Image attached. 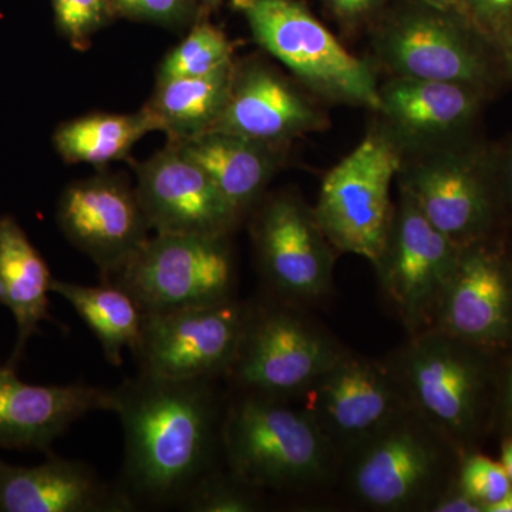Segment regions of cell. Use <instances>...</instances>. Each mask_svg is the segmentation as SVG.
<instances>
[{"mask_svg": "<svg viewBox=\"0 0 512 512\" xmlns=\"http://www.w3.org/2000/svg\"><path fill=\"white\" fill-rule=\"evenodd\" d=\"M507 185H508V192H510V197L512 201V150L510 153V156H508L507 160Z\"/></svg>", "mask_w": 512, "mask_h": 512, "instance_id": "f35d334b", "label": "cell"}, {"mask_svg": "<svg viewBox=\"0 0 512 512\" xmlns=\"http://www.w3.org/2000/svg\"><path fill=\"white\" fill-rule=\"evenodd\" d=\"M430 512H484V508L468 497L457 484V480H454L434 501Z\"/></svg>", "mask_w": 512, "mask_h": 512, "instance_id": "d6a6232c", "label": "cell"}, {"mask_svg": "<svg viewBox=\"0 0 512 512\" xmlns=\"http://www.w3.org/2000/svg\"><path fill=\"white\" fill-rule=\"evenodd\" d=\"M156 130L146 109L131 114L94 113L57 127L53 143L66 163L104 167L126 158L138 141Z\"/></svg>", "mask_w": 512, "mask_h": 512, "instance_id": "484cf974", "label": "cell"}, {"mask_svg": "<svg viewBox=\"0 0 512 512\" xmlns=\"http://www.w3.org/2000/svg\"><path fill=\"white\" fill-rule=\"evenodd\" d=\"M421 2L426 3V5L431 6V8L448 10V12H451V10L460 8L463 0H421Z\"/></svg>", "mask_w": 512, "mask_h": 512, "instance_id": "8d00e7d4", "label": "cell"}, {"mask_svg": "<svg viewBox=\"0 0 512 512\" xmlns=\"http://www.w3.org/2000/svg\"><path fill=\"white\" fill-rule=\"evenodd\" d=\"M505 52H507V59L508 64H510V70L512 73V32L510 33V36H508V39L505 40Z\"/></svg>", "mask_w": 512, "mask_h": 512, "instance_id": "ab89813d", "label": "cell"}, {"mask_svg": "<svg viewBox=\"0 0 512 512\" xmlns=\"http://www.w3.org/2000/svg\"><path fill=\"white\" fill-rule=\"evenodd\" d=\"M481 89L468 84L392 77L379 86L384 133L400 150H431L456 137L476 117Z\"/></svg>", "mask_w": 512, "mask_h": 512, "instance_id": "d6986e66", "label": "cell"}, {"mask_svg": "<svg viewBox=\"0 0 512 512\" xmlns=\"http://www.w3.org/2000/svg\"><path fill=\"white\" fill-rule=\"evenodd\" d=\"M234 70L232 62L207 76L157 82L156 92L144 106L156 130L164 131L170 143L210 131L227 104Z\"/></svg>", "mask_w": 512, "mask_h": 512, "instance_id": "cb8c5ba5", "label": "cell"}, {"mask_svg": "<svg viewBox=\"0 0 512 512\" xmlns=\"http://www.w3.org/2000/svg\"><path fill=\"white\" fill-rule=\"evenodd\" d=\"M463 454L410 407L340 460L350 495L383 512L430 511Z\"/></svg>", "mask_w": 512, "mask_h": 512, "instance_id": "3957f363", "label": "cell"}, {"mask_svg": "<svg viewBox=\"0 0 512 512\" xmlns=\"http://www.w3.org/2000/svg\"><path fill=\"white\" fill-rule=\"evenodd\" d=\"M325 123L315 104L284 76L266 64L248 62L235 63L227 104L210 131L284 147Z\"/></svg>", "mask_w": 512, "mask_h": 512, "instance_id": "ac0fdd59", "label": "cell"}, {"mask_svg": "<svg viewBox=\"0 0 512 512\" xmlns=\"http://www.w3.org/2000/svg\"><path fill=\"white\" fill-rule=\"evenodd\" d=\"M255 42L309 90L349 106L379 109V84L369 64L352 55L296 0H232Z\"/></svg>", "mask_w": 512, "mask_h": 512, "instance_id": "5b68a950", "label": "cell"}, {"mask_svg": "<svg viewBox=\"0 0 512 512\" xmlns=\"http://www.w3.org/2000/svg\"><path fill=\"white\" fill-rule=\"evenodd\" d=\"M261 493L217 467L188 491L178 507L192 512H254L261 510Z\"/></svg>", "mask_w": 512, "mask_h": 512, "instance_id": "83f0119b", "label": "cell"}, {"mask_svg": "<svg viewBox=\"0 0 512 512\" xmlns=\"http://www.w3.org/2000/svg\"><path fill=\"white\" fill-rule=\"evenodd\" d=\"M171 144L200 165L239 215L262 197L281 165L284 151V147L221 131H207Z\"/></svg>", "mask_w": 512, "mask_h": 512, "instance_id": "7402d4cb", "label": "cell"}, {"mask_svg": "<svg viewBox=\"0 0 512 512\" xmlns=\"http://www.w3.org/2000/svg\"><path fill=\"white\" fill-rule=\"evenodd\" d=\"M490 352L512 340V272L494 252L470 245L461 252L434 328Z\"/></svg>", "mask_w": 512, "mask_h": 512, "instance_id": "e0dca14e", "label": "cell"}, {"mask_svg": "<svg viewBox=\"0 0 512 512\" xmlns=\"http://www.w3.org/2000/svg\"><path fill=\"white\" fill-rule=\"evenodd\" d=\"M249 305L235 298L177 311L146 313L136 356L141 373L168 379L227 376Z\"/></svg>", "mask_w": 512, "mask_h": 512, "instance_id": "30bf717a", "label": "cell"}, {"mask_svg": "<svg viewBox=\"0 0 512 512\" xmlns=\"http://www.w3.org/2000/svg\"><path fill=\"white\" fill-rule=\"evenodd\" d=\"M56 218L64 237L99 266L104 282L150 239L136 188L121 175L101 173L74 181L60 195Z\"/></svg>", "mask_w": 512, "mask_h": 512, "instance_id": "4fadbf2b", "label": "cell"}, {"mask_svg": "<svg viewBox=\"0 0 512 512\" xmlns=\"http://www.w3.org/2000/svg\"><path fill=\"white\" fill-rule=\"evenodd\" d=\"M136 194L157 234L228 237L241 218L200 165L171 143L137 165Z\"/></svg>", "mask_w": 512, "mask_h": 512, "instance_id": "9a60e30c", "label": "cell"}, {"mask_svg": "<svg viewBox=\"0 0 512 512\" xmlns=\"http://www.w3.org/2000/svg\"><path fill=\"white\" fill-rule=\"evenodd\" d=\"M500 393L505 419H507L512 430V365L508 367L507 372H505L503 383H501Z\"/></svg>", "mask_w": 512, "mask_h": 512, "instance_id": "e575fe53", "label": "cell"}, {"mask_svg": "<svg viewBox=\"0 0 512 512\" xmlns=\"http://www.w3.org/2000/svg\"><path fill=\"white\" fill-rule=\"evenodd\" d=\"M232 55L234 49L224 32L211 23H197L183 42L164 57L157 82L207 76L234 62Z\"/></svg>", "mask_w": 512, "mask_h": 512, "instance_id": "4316f807", "label": "cell"}, {"mask_svg": "<svg viewBox=\"0 0 512 512\" xmlns=\"http://www.w3.org/2000/svg\"><path fill=\"white\" fill-rule=\"evenodd\" d=\"M386 2L387 0H326L336 16L349 23L367 18Z\"/></svg>", "mask_w": 512, "mask_h": 512, "instance_id": "836d02e7", "label": "cell"}, {"mask_svg": "<svg viewBox=\"0 0 512 512\" xmlns=\"http://www.w3.org/2000/svg\"><path fill=\"white\" fill-rule=\"evenodd\" d=\"M111 410L110 390L89 384L32 386L15 367H0V447L49 451L87 413Z\"/></svg>", "mask_w": 512, "mask_h": 512, "instance_id": "ffe728a7", "label": "cell"}, {"mask_svg": "<svg viewBox=\"0 0 512 512\" xmlns=\"http://www.w3.org/2000/svg\"><path fill=\"white\" fill-rule=\"evenodd\" d=\"M404 188L424 217L461 248L478 244L493 221V198L473 158L443 146L404 165Z\"/></svg>", "mask_w": 512, "mask_h": 512, "instance_id": "2e32d148", "label": "cell"}, {"mask_svg": "<svg viewBox=\"0 0 512 512\" xmlns=\"http://www.w3.org/2000/svg\"><path fill=\"white\" fill-rule=\"evenodd\" d=\"M52 292L66 299L92 329L110 365L123 363V350L136 352L143 328V312L130 293L107 282L86 286L59 279H53Z\"/></svg>", "mask_w": 512, "mask_h": 512, "instance_id": "d4e9b609", "label": "cell"}, {"mask_svg": "<svg viewBox=\"0 0 512 512\" xmlns=\"http://www.w3.org/2000/svg\"><path fill=\"white\" fill-rule=\"evenodd\" d=\"M212 382L140 372L110 390L124 433L120 487L136 507H178L214 470L224 412Z\"/></svg>", "mask_w": 512, "mask_h": 512, "instance_id": "6da1fadb", "label": "cell"}, {"mask_svg": "<svg viewBox=\"0 0 512 512\" xmlns=\"http://www.w3.org/2000/svg\"><path fill=\"white\" fill-rule=\"evenodd\" d=\"M298 400L338 451L340 460L409 407L386 362L349 352Z\"/></svg>", "mask_w": 512, "mask_h": 512, "instance_id": "7c38bea8", "label": "cell"}, {"mask_svg": "<svg viewBox=\"0 0 512 512\" xmlns=\"http://www.w3.org/2000/svg\"><path fill=\"white\" fill-rule=\"evenodd\" d=\"M286 302L249 305L228 377L244 393L298 400L346 350Z\"/></svg>", "mask_w": 512, "mask_h": 512, "instance_id": "52a82bcc", "label": "cell"}, {"mask_svg": "<svg viewBox=\"0 0 512 512\" xmlns=\"http://www.w3.org/2000/svg\"><path fill=\"white\" fill-rule=\"evenodd\" d=\"M57 29L76 50H87L92 37L116 12L110 0H52Z\"/></svg>", "mask_w": 512, "mask_h": 512, "instance_id": "f1b7e54d", "label": "cell"}, {"mask_svg": "<svg viewBox=\"0 0 512 512\" xmlns=\"http://www.w3.org/2000/svg\"><path fill=\"white\" fill-rule=\"evenodd\" d=\"M501 464H503L505 473L510 478L512 484V436L504 441L501 447Z\"/></svg>", "mask_w": 512, "mask_h": 512, "instance_id": "d590c367", "label": "cell"}, {"mask_svg": "<svg viewBox=\"0 0 512 512\" xmlns=\"http://www.w3.org/2000/svg\"><path fill=\"white\" fill-rule=\"evenodd\" d=\"M0 281L18 326V339L8 365L22 359L26 343L39 332V323L50 319L49 292L53 278L42 255L10 215L0 217Z\"/></svg>", "mask_w": 512, "mask_h": 512, "instance_id": "603a6c76", "label": "cell"}, {"mask_svg": "<svg viewBox=\"0 0 512 512\" xmlns=\"http://www.w3.org/2000/svg\"><path fill=\"white\" fill-rule=\"evenodd\" d=\"M458 10L487 39L505 43L512 32V0H463Z\"/></svg>", "mask_w": 512, "mask_h": 512, "instance_id": "1f68e13d", "label": "cell"}, {"mask_svg": "<svg viewBox=\"0 0 512 512\" xmlns=\"http://www.w3.org/2000/svg\"><path fill=\"white\" fill-rule=\"evenodd\" d=\"M485 350L437 329L410 336L387 366L407 406L461 454L484 429L493 390Z\"/></svg>", "mask_w": 512, "mask_h": 512, "instance_id": "277c9868", "label": "cell"}, {"mask_svg": "<svg viewBox=\"0 0 512 512\" xmlns=\"http://www.w3.org/2000/svg\"><path fill=\"white\" fill-rule=\"evenodd\" d=\"M423 3V2H421ZM376 55L392 77L468 84L483 89L490 70L480 47L448 10H400L376 36Z\"/></svg>", "mask_w": 512, "mask_h": 512, "instance_id": "5bb4252c", "label": "cell"}, {"mask_svg": "<svg viewBox=\"0 0 512 512\" xmlns=\"http://www.w3.org/2000/svg\"><path fill=\"white\" fill-rule=\"evenodd\" d=\"M403 163L400 147L377 130L325 175L313 211L336 252L377 264L392 228L390 191Z\"/></svg>", "mask_w": 512, "mask_h": 512, "instance_id": "8992f818", "label": "cell"}, {"mask_svg": "<svg viewBox=\"0 0 512 512\" xmlns=\"http://www.w3.org/2000/svg\"><path fill=\"white\" fill-rule=\"evenodd\" d=\"M107 284L130 293L143 315L234 298L228 237L156 234Z\"/></svg>", "mask_w": 512, "mask_h": 512, "instance_id": "ba28073f", "label": "cell"}, {"mask_svg": "<svg viewBox=\"0 0 512 512\" xmlns=\"http://www.w3.org/2000/svg\"><path fill=\"white\" fill-rule=\"evenodd\" d=\"M116 15L156 25L184 26L200 9V0H110Z\"/></svg>", "mask_w": 512, "mask_h": 512, "instance_id": "4dcf8cb0", "label": "cell"}, {"mask_svg": "<svg viewBox=\"0 0 512 512\" xmlns=\"http://www.w3.org/2000/svg\"><path fill=\"white\" fill-rule=\"evenodd\" d=\"M487 512H512V490L505 495L503 500L497 504L491 505Z\"/></svg>", "mask_w": 512, "mask_h": 512, "instance_id": "74e56055", "label": "cell"}, {"mask_svg": "<svg viewBox=\"0 0 512 512\" xmlns=\"http://www.w3.org/2000/svg\"><path fill=\"white\" fill-rule=\"evenodd\" d=\"M463 249L433 227L400 187L389 238L375 269L383 295L410 336L434 328Z\"/></svg>", "mask_w": 512, "mask_h": 512, "instance_id": "9c48e42d", "label": "cell"}, {"mask_svg": "<svg viewBox=\"0 0 512 512\" xmlns=\"http://www.w3.org/2000/svg\"><path fill=\"white\" fill-rule=\"evenodd\" d=\"M202 8L208 10L217 9L224 0H200Z\"/></svg>", "mask_w": 512, "mask_h": 512, "instance_id": "60d3db41", "label": "cell"}, {"mask_svg": "<svg viewBox=\"0 0 512 512\" xmlns=\"http://www.w3.org/2000/svg\"><path fill=\"white\" fill-rule=\"evenodd\" d=\"M136 504L123 488L104 483L83 461L50 456L20 467L0 458V512H128Z\"/></svg>", "mask_w": 512, "mask_h": 512, "instance_id": "44dd1931", "label": "cell"}, {"mask_svg": "<svg viewBox=\"0 0 512 512\" xmlns=\"http://www.w3.org/2000/svg\"><path fill=\"white\" fill-rule=\"evenodd\" d=\"M242 393L222 416L227 470L259 491H305L330 483L340 458L301 406Z\"/></svg>", "mask_w": 512, "mask_h": 512, "instance_id": "7a4b0ae2", "label": "cell"}, {"mask_svg": "<svg viewBox=\"0 0 512 512\" xmlns=\"http://www.w3.org/2000/svg\"><path fill=\"white\" fill-rule=\"evenodd\" d=\"M456 480L468 497L483 505L484 512H487L491 505L503 500L512 490L510 478L505 473L503 464L483 454H463L458 464Z\"/></svg>", "mask_w": 512, "mask_h": 512, "instance_id": "f546056e", "label": "cell"}, {"mask_svg": "<svg viewBox=\"0 0 512 512\" xmlns=\"http://www.w3.org/2000/svg\"><path fill=\"white\" fill-rule=\"evenodd\" d=\"M252 235L262 276L279 301L309 305L332 291L336 251L301 198H268L256 214Z\"/></svg>", "mask_w": 512, "mask_h": 512, "instance_id": "8fae6325", "label": "cell"}]
</instances>
